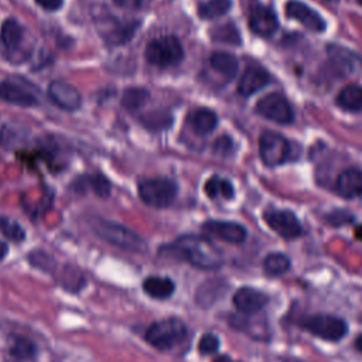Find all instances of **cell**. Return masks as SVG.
Returning <instances> with one entry per match:
<instances>
[{
    "instance_id": "obj_1",
    "label": "cell",
    "mask_w": 362,
    "mask_h": 362,
    "mask_svg": "<svg viewBox=\"0 0 362 362\" xmlns=\"http://www.w3.org/2000/svg\"><path fill=\"white\" fill-rule=\"evenodd\" d=\"M160 253L184 260L199 270H218L223 264L222 252L202 235H181L173 243L163 246Z\"/></svg>"
},
{
    "instance_id": "obj_2",
    "label": "cell",
    "mask_w": 362,
    "mask_h": 362,
    "mask_svg": "<svg viewBox=\"0 0 362 362\" xmlns=\"http://www.w3.org/2000/svg\"><path fill=\"white\" fill-rule=\"evenodd\" d=\"M90 229L102 240L113 246H117L123 250L134 253H143L147 250L146 240L139 233H136L134 230L122 223L107 221L103 218H93L90 221Z\"/></svg>"
},
{
    "instance_id": "obj_3",
    "label": "cell",
    "mask_w": 362,
    "mask_h": 362,
    "mask_svg": "<svg viewBox=\"0 0 362 362\" xmlns=\"http://www.w3.org/2000/svg\"><path fill=\"white\" fill-rule=\"evenodd\" d=\"M188 337V327L178 317H168L153 322L146 331V341L160 349L168 351L184 342Z\"/></svg>"
},
{
    "instance_id": "obj_4",
    "label": "cell",
    "mask_w": 362,
    "mask_h": 362,
    "mask_svg": "<svg viewBox=\"0 0 362 362\" xmlns=\"http://www.w3.org/2000/svg\"><path fill=\"white\" fill-rule=\"evenodd\" d=\"M137 192L140 199L153 208L170 206L178 194V185L175 181L164 177L146 178L137 184Z\"/></svg>"
},
{
    "instance_id": "obj_5",
    "label": "cell",
    "mask_w": 362,
    "mask_h": 362,
    "mask_svg": "<svg viewBox=\"0 0 362 362\" xmlns=\"http://www.w3.org/2000/svg\"><path fill=\"white\" fill-rule=\"evenodd\" d=\"M144 57L151 65L170 68L178 65L184 59V48L175 35H163L147 44Z\"/></svg>"
},
{
    "instance_id": "obj_6",
    "label": "cell",
    "mask_w": 362,
    "mask_h": 362,
    "mask_svg": "<svg viewBox=\"0 0 362 362\" xmlns=\"http://www.w3.org/2000/svg\"><path fill=\"white\" fill-rule=\"evenodd\" d=\"M300 325L324 341L338 342L348 334V324L344 318L331 314H314L304 318Z\"/></svg>"
},
{
    "instance_id": "obj_7",
    "label": "cell",
    "mask_w": 362,
    "mask_h": 362,
    "mask_svg": "<svg viewBox=\"0 0 362 362\" xmlns=\"http://www.w3.org/2000/svg\"><path fill=\"white\" fill-rule=\"evenodd\" d=\"M259 156L266 167H279L291 158V146L280 133L267 130L259 139Z\"/></svg>"
},
{
    "instance_id": "obj_8",
    "label": "cell",
    "mask_w": 362,
    "mask_h": 362,
    "mask_svg": "<svg viewBox=\"0 0 362 362\" xmlns=\"http://www.w3.org/2000/svg\"><path fill=\"white\" fill-rule=\"evenodd\" d=\"M263 219L270 229L286 240L296 239L304 233V228L298 218L290 209L269 208L263 212Z\"/></svg>"
},
{
    "instance_id": "obj_9",
    "label": "cell",
    "mask_w": 362,
    "mask_h": 362,
    "mask_svg": "<svg viewBox=\"0 0 362 362\" xmlns=\"http://www.w3.org/2000/svg\"><path fill=\"white\" fill-rule=\"evenodd\" d=\"M256 112L279 124H290L294 120V112L290 102L281 93H269L256 103Z\"/></svg>"
},
{
    "instance_id": "obj_10",
    "label": "cell",
    "mask_w": 362,
    "mask_h": 362,
    "mask_svg": "<svg viewBox=\"0 0 362 362\" xmlns=\"http://www.w3.org/2000/svg\"><path fill=\"white\" fill-rule=\"evenodd\" d=\"M35 89L30 83L17 79H4L0 82V99L18 106H34L38 103Z\"/></svg>"
},
{
    "instance_id": "obj_11",
    "label": "cell",
    "mask_w": 362,
    "mask_h": 362,
    "mask_svg": "<svg viewBox=\"0 0 362 362\" xmlns=\"http://www.w3.org/2000/svg\"><path fill=\"white\" fill-rule=\"evenodd\" d=\"M202 230L211 236H215L223 242L239 245L243 243L247 238V230L243 225L232 221H219L209 219L201 225Z\"/></svg>"
},
{
    "instance_id": "obj_12",
    "label": "cell",
    "mask_w": 362,
    "mask_h": 362,
    "mask_svg": "<svg viewBox=\"0 0 362 362\" xmlns=\"http://www.w3.org/2000/svg\"><path fill=\"white\" fill-rule=\"evenodd\" d=\"M269 301L270 298L266 293L249 286H243L238 288L232 297L233 307L240 314H245V315H252L262 311L269 304Z\"/></svg>"
},
{
    "instance_id": "obj_13",
    "label": "cell",
    "mask_w": 362,
    "mask_h": 362,
    "mask_svg": "<svg viewBox=\"0 0 362 362\" xmlns=\"http://www.w3.org/2000/svg\"><path fill=\"white\" fill-rule=\"evenodd\" d=\"M47 93L54 105H57L58 107L68 110V112H74V110L79 109V106L82 103L79 90L75 86H72L71 83L64 82V81H52L48 85Z\"/></svg>"
},
{
    "instance_id": "obj_14",
    "label": "cell",
    "mask_w": 362,
    "mask_h": 362,
    "mask_svg": "<svg viewBox=\"0 0 362 362\" xmlns=\"http://www.w3.org/2000/svg\"><path fill=\"white\" fill-rule=\"evenodd\" d=\"M286 14L290 18L298 21L301 25H304L310 31L322 33L325 30L324 18L311 7H308L307 4L298 0H290L286 3Z\"/></svg>"
},
{
    "instance_id": "obj_15",
    "label": "cell",
    "mask_w": 362,
    "mask_h": 362,
    "mask_svg": "<svg viewBox=\"0 0 362 362\" xmlns=\"http://www.w3.org/2000/svg\"><path fill=\"white\" fill-rule=\"evenodd\" d=\"M334 191L345 199H356L362 197V170L358 167H348L342 170L335 181Z\"/></svg>"
},
{
    "instance_id": "obj_16",
    "label": "cell",
    "mask_w": 362,
    "mask_h": 362,
    "mask_svg": "<svg viewBox=\"0 0 362 362\" xmlns=\"http://www.w3.org/2000/svg\"><path fill=\"white\" fill-rule=\"evenodd\" d=\"M249 27L255 34L269 37L277 30L279 21L272 8L263 4H253L249 11Z\"/></svg>"
},
{
    "instance_id": "obj_17",
    "label": "cell",
    "mask_w": 362,
    "mask_h": 362,
    "mask_svg": "<svg viewBox=\"0 0 362 362\" xmlns=\"http://www.w3.org/2000/svg\"><path fill=\"white\" fill-rule=\"evenodd\" d=\"M269 81H270V75L264 68L247 66L239 79L238 90L240 95L249 96L260 90L262 88H264L269 83Z\"/></svg>"
},
{
    "instance_id": "obj_18",
    "label": "cell",
    "mask_w": 362,
    "mask_h": 362,
    "mask_svg": "<svg viewBox=\"0 0 362 362\" xmlns=\"http://www.w3.org/2000/svg\"><path fill=\"white\" fill-rule=\"evenodd\" d=\"M24 38V28L16 18H6L0 28V47L7 54L17 51Z\"/></svg>"
},
{
    "instance_id": "obj_19",
    "label": "cell",
    "mask_w": 362,
    "mask_h": 362,
    "mask_svg": "<svg viewBox=\"0 0 362 362\" xmlns=\"http://www.w3.org/2000/svg\"><path fill=\"white\" fill-rule=\"evenodd\" d=\"M143 291L156 300H165L174 294L175 284L168 277L148 276L143 280Z\"/></svg>"
},
{
    "instance_id": "obj_20",
    "label": "cell",
    "mask_w": 362,
    "mask_h": 362,
    "mask_svg": "<svg viewBox=\"0 0 362 362\" xmlns=\"http://www.w3.org/2000/svg\"><path fill=\"white\" fill-rule=\"evenodd\" d=\"M188 122L197 134L205 136L215 130L218 124V117L214 113V110L208 107H198L191 112Z\"/></svg>"
},
{
    "instance_id": "obj_21",
    "label": "cell",
    "mask_w": 362,
    "mask_h": 362,
    "mask_svg": "<svg viewBox=\"0 0 362 362\" xmlns=\"http://www.w3.org/2000/svg\"><path fill=\"white\" fill-rule=\"evenodd\" d=\"M209 64L216 72H219L221 75H223L228 79L235 78V75L238 74V68H239V62H238L236 57L233 54H229L225 51L212 52L209 57Z\"/></svg>"
},
{
    "instance_id": "obj_22",
    "label": "cell",
    "mask_w": 362,
    "mask_h": 362,
    "mask_svg": "<svg viewBox=\"0 0 362 362\" xmlns=\"http://www.w3.org/2000/svg\"><path fill=\"white\" fill-rule=\"evenodd\" d=\"M263 272L270 277H280L286 274L291 267L290 257L283 252H270L262 262Z\"/></svg>"
},
{
    "instance_id": "obj_23",
    "label": "cell",
    "mask_w": 362,
    "mask_h": 362,
    "mask_svg": "<svg viewBox=\"0 0 362 362\" xmlns=\"http://www.w3.org/2000/svg\"><path fill=\"white\" fill-rule=\"evenodd\" d=\"M337 103L346 112H359L362 109V86L356 83L344 86L337 96Z\"/></svg>"
},
{
    "instance_id": "obj_24",
    "label": "cell",
    "mask_w": 362,
    "mask_h": 362,
    "mask_svg": "<svg viewBox=\"0 0 362 362\" xmlns=\"http://www.w3.org/2000/svg\"><path fill=\"white\" fill-rule=\"evenodd\" d=\"M204 191L212 199L219 198V197H222L225 199H230L235 195V189H233L232 182L229 180L218 175V174L212 175L211 178H208L205 181Z\"/></svg>"
},
{
    "instance_id": "obj_25",
    "label": "cell",
    "mask_w": 362,
    "mask_h": 362,
    "mask_svg": "<svg viewBox=\"0 0 362 362\" xmlns=\"http://www.w3.org/2000/svg\"><path fill=\"white\" fill-rule=\"evenodd\" d=\"M137 27H139V21H126V23L117 24L113 30L107 31L106 40L115 45L124 44L133 37Z\"/></svg>"
},
{
    "instance_id": "obj_26",
    "label": "cell",
    "mask_w": 362,
    "mask_h": 362,
    "mask_svg": "<svg viewBox=\"0 0 362 362\" xmlns=\"http://www.w3.org/2000/svg\"><path fill=\"white\" fill-rule=\"evenodd\" d=\"M230 6H232L230 0H208L198 7V14L206 20L218 18L226 14Z\"/></svg>"
},
{
    "instance_id": "obj_27",
    "label": "cell",
    "mask_w": 362,
    "mask_h": 362,
    "mask_svg": "<svg viewBox=\"0 0 362 362\" xmlns=\"http://www.w3.org/2000/svg\"><path fill=\"white\" fill-rule=\"evenodd\" d=\"M148 99V92L143 88H127L122 96V105L127 110H136L141 107Z\"/></svg>"
},
{
    "instance_id": "obj_28",
    "label": "cell",
    "mask_w": 362,
    "mask_h": 362,
    "mask_svg": "<svg viewBox=\"0 0 362 362\" xmlns=\"http://www.w3.org/2000/svg\"><path fill=\"white\" fill-rule=\"evenodd\" d=\"M35 354H37L35 345L28 338H24V337H17L10 346V355L20 361L33 359Z\"/></svg>"
},
{
    "instance_id": "obj_29",
    "label": "cell",
    "mask_w": 362,
    "mask_h": 362,
    "mask_svg": "<svg viewBox=\"0 0 362 362\" xmlns=\"http://www.w3.org/2000/svg\"><path fill=\"white\" fill-rule=\"evenodd\" d=\"M85 184L99 197V198H107L112 191L110 181L100 173L96 174H86L82 177Z\"/></svg>"
},
{
    "instance_id": "obj_30",
    "label": "cell",
    "mask_w": 362,
    "mask_h": 362,
    "mask_svg": "<svg viewBox=\"0 0 362 362\" xmlns=\"http://www.w3.org/2000/svg\"><path fill=\"white\" fill-rule=\"evenodd\" d=\"M0 233L4 235L8 240L17 243L25 239V230L23 229V226L7 216H0Z\"/></svg>"
},
{
    "instance_id": "obj_31",
    "label": "cell",
    "mask_w": 362,
    "mask_h": 362,
    "mask_svg": "<svg viewBox=\"0 0 362 362\" xmlns=\"http://www.w3.org/2000/svg\"><path fill=\"white\" fill-rule=\"evenodd\" d=\"M31 264L34 267H38L40 270L42 272H52L57 266V262L52 256H49L48 253L42 252V250H35V252H31L30 256H28Z\"/></svg>"
},
{
    "instance_id": "obj_32",
    "label": "cell",
    "mask_w": 362,
    "mask_h": 362,
    "mask_svg": "<svg viewBox=\"0 0 362 362\" xmlns=\"http://www.w3.org/2000/svg\"><path fill=\"white\" fill-rule=\"evenodd\" d=\"M212 38L216 41H221V42H230V44L240 42L239 33L233 27V24H225V25L218 27L216 30L212 31Z\"/></svg>"
},
{
    "instance_id": "obj_33",
    "label": "cell",
    "mask_w": 362,
    "mask_h": 362,
    "mask_svg": "<svg viewBox=\"0 0 362 362\" xmlns=\"http://www.w3.org/2000/svg\"><path fill=\"white\" fill-rule=\"evenodd\" d=\"M218 349H219V338L215 334L206 332L199 338L198 351L201 355H212L218 352Z\"/></svg>"
},
{
    "instance_id": "obj_34",
    "label": "cell",
    "mask_w": 362,
    "mask_h": 362,
    "mask_svg": "<svg viewBox=\"0 0 362 362\" xmlns=\"http://www.w3.org/2000/svg\"><path fill=\"white\" fill-rule=\"evenodd\" d=\"M325 219L332 226H344V225L352 223L355 216L351 212L345 211V209H335L331 214H328Z\"/></svg>"
},
{
    "instance_id": "obj_35",
    "label": "cell",
    "mask_w": 362,
    "mask_h": 362,
    "mask_svg": "<svg viewBox=\"0 0 362 362\" xmlns=\"http://www.w3.org/2000/svg\"><path fill=\"white\" fill-rule=\"evenodd\" d=\"M232 150H233V141L228 136H222L216 139V141L214 143V151L219 156H229Z\"/></svg>"
},
{
    "instance_id": "obj_36",
    "label": "cell",
    "mask_w": 362,
    "mask_h": 362,
    "mask_svg": "<svg viewBox=\"0 0 362 362\" xmlns=\"http://www.w3.org/2000/svg\"><path fill=\"white\" fill-rule=\"evenodd\" d=\"M35 3L47 11H55L62 7L64 0H35Z\"/></svg>"
},
{
    "instance_id": "obj_37",
    "label": "cell",
    "mask_w": 362,
    "mask_h": 362,
    "mask_svg": "<svg viewBox=\"0 0 362 362\" xmlns=\"http://www.w3.org/2000/svg\"><path fill=\"white\" fill-rule=\"evenodd\" d=\"M113 1L123 8H139L144 0H113Z\"/></svg>"
},
{
    "instance_id": "obj_38",
    "label": "cell",
    "mask_w": 362,
    "mask_h": 362,
    "mask_svg": "<svg viewBox=\"0 0 362 362\" xmlns=\"http://www.w3.org/2000/svg\"><path fill=\"white\" fill-rule=\"evenodd\" d=\"M8 253V245L4 240H0V260H3Z\"/></svg>"
},
{
    "instance_id": "obj_39",
    "label": "cell",
    "mask_w": 362,
    "mask_h": 362,
    "mask_svg": "<svg viewBox=\"0 0 362 362\" xmlns=\"http://www.w3.org/2000/svg\"><path fill=\"white\" fill-rule=\"evenodd\" d=\"M214 362H235L229 355H219L214 359Z\"/></svg>"
},
{
    "instance_id": "obj_40",
    "label": "cell",
    "mask_w": 362,
    "mask_h": 362,
    "mask_svg": "<svg viewBox=\"0 0 362 362\" xmlns=\"http://www.w3.org/2000/svg\"><path fill=\"white\" fill-rule=\"evenodd\" d=\"M355 348L362 354V332L355 338Z\"/></svg>"
},
{
    "instance_id": "obj_41",
    "label": "cell",
    "mask_w": 362,
    "mask_h": 362,
    "mask_svg": "<svg viewBox=\"0 0 362 362\" xmlns=\"http://www.w3.org/2000/svg\"><path fill=\"white\" fill-rule=\"evenodd\" d=\"M355 236H356L359 240H362V225H358V226L355 228Z\"/></svg>"
},
{
    "instance_id": "obj_42",
    "label": "cell",
    "mask_w": 362,
    "mask_h": 362,
    "mask_svg": "<svg viewBox=\"0 0 362 362\" xmlns=\"http://www.w3.org/2000/svg\"><path fill=\"white\" fill-rule=\"evenodd\" d=\"M356 1H358V3L362 6V0H356Z\"/></svg>"
},
{
    "instance_id": "obj_43",
    "label": "cell",
    "mask_w": 362,
    "mask_h": 362,
    "mask_svg": "<svg viewBox=\"0 0 362 362\" xmlns=\"http://www.w3.org/2000/svg\"><path fill=\"white\" fill-rule=\"evenodd\" d=\"M327 1H338V0H327Z\"/></svg>"
}]
</instances>
